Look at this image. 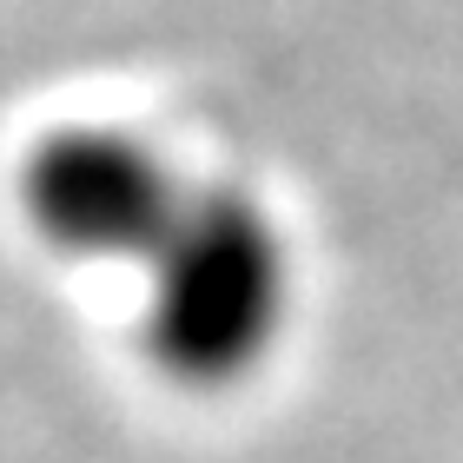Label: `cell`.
<instances>
[{
    "label": "cell",
    "instance_id": "2",
    "mask_svg": "<svg viewBox=\"0 0 463 463\" xmlns=\"http://www.w3.org/2000/svg\"><path fill=\"white\" fill-rule=\"evenodd\" d=\"M20 205L40 239L67 259L153 265V251L193 205V185L153 139H133L119 126H67L27 153Z\"/></svg>",
    "mask_w": 463,
    "mask_h": 463
},
{
    "label": "cell",
    "instance_id": "1",
    "mask_svg": "<svg viewBox=\"0 0 463 463\" xmlns=\"http://www.w3.org/2000/svg\"><path fill=\"white\" fill-rule=\"evenodd\" d=\"M291 305L279 225L232 185H193V205L146 265V357L193 391L245 377Z\"/></svg>",
    "mask_w": 463,
    "mask_h": 463
}]
</instances>
